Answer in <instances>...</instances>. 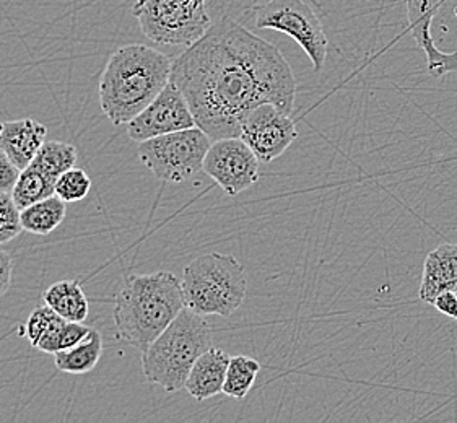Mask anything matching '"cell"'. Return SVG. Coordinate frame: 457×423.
Segmentation results:
<instances>
[{
  "instance_id": "1",
  "label": "cell",
  "mask_w": 457,
  "mask_h": 423,
  "mask_svg": "<svg viewBox=\"0 0 457 423\" xmlns=\"http://www.w3.org/2000/svg\"><path fill=\"white\" fill-rule=\"evenodd\" d=\"M171 82L213 140L239 137L249 112L265 103L292 114L296 98L282 51L228 17L174 59Z\"/></svg>"
},
{
  "instance_id": "2",
  "label": "cell",
  "mask_w": 457,
  "mask_h": 423,
  "mask_svg": "<svg viewBox=\"0 0 457 423\" xmlns=\"http://www.w3.org/2000/svg\"><path fill=\"white\" fill-rule=\"evenodd\" d=\"M171 69L170 55L155 47H120L111 54L101 74V110L112 124H129L165 90Z\"/></svg>"
},
{
  "instance_id": "3",
  "label": "cell",
  "mask_w": 457,
  "mask_h": 423,
  "mask_svg": "<svg viewBox=\"0 0 457 423\" xmlns=\"http://www.w3.org/2000/svg\"><path fill=\"white\" fill-rule=\"evenodd\" d=\"M184 308L183 284L171 272L130 274L116 296L112 318L120 339L145 352Z\"/></svg>"
},
{
  "instance_id": "4",
  "label": "cell",
  "mask_w": 457,
  "mask_h": 423,
  "mask_svg": "<svg viewBox=\"0 0 457 423\" xmlns=\"http://www.w3.org/2000/svg\"><path fill=\"white\" fill-rule=\"evenodd\" d=\"M213 347L212 328L187 306L174 318L150 347L142 352V369L146 381L168 393L181 391L194 363Z\"/></svg>"
},
{
  "instance_id": "5",
  "label": "cell",
  "mask_w": 457,
  "mask_h": 423,
  "mask_svg": "<svg viewBox=\"0 0 457 423\" xmlns=\"http://www.w3.org/2000/svg\"><path fill=\"white\" fill-rule=\"evenodd\" d=\"M184 303L202 316L228 318L245 303L247 278L238 259L211 253L189 262L183 274Z\"/></svg>"
},
{
  "instance_id": "6",
  "label": "cell",
  "mask_w": 457,
  "mask_h": 423,
  "mask_svg": "<svg viewBox=\"0 0 457 423\" xmlns=\"http://www.w3.org/2000/svg\"><path fill=\"white\" fill-rule=\"evenodd\" d=\"M132 15L158 46H193L212 27L207 0H137Z\"/></svg>"
},
{
  "instance_id": "7",
  "label": "cell",
  "mask_w": 457,
  "mask_h": 423,
  "mask_svg": "<svg viewBox=\"0 0 457 423\" xmlns=\"http://www.w3.org/2000/svg\"><path fill=\"white\" fill-rule=\"evenodd\" d=\"M211 145V136L195 126L140 142L138 160L158 179L184 183L201 171Z\"/></svg>"
},
{
  "instance_id": "8",
  "label": "cell",
  "mask_w": 457,
  "mask_h": 423,
  "mask_svg": "<svg viewBox=\"0 0 457 423\" xmlns=\"http://www.w3.org/2000/svg\"><path fill=\"white\" fill-rule=\"evenodd\" d=\"M254 25L293 37L312 59L314 70H322L329 41L318 13L304 0H267L254 9Z\"/></svg>"
},
{
  "instance_id": "9",
  "label": "cell",
  "mask_w": 457,
  "mask_h": 423,
  "mask_svg": "<svg viewBox=\"0 0 457 423\" xmlns=\"http://www.w3.org/2000/svg\"><path fill=\"white\" fill-rule=\"evenodd\" d=\"M259 158L243 138L223 137L212 144L202 170L228 195H238L259 181Z\"/></svg>"
},
{
  "instance_id": "10",
  "label": "cell",
  "mask_w": 457,
  "mask_h": 423,
  "mask_svg": "<svg viewBox=\"0 0 457 423\" xmlns=\"http://www.w3.org/2000/svg\"><path fill=\"white\" fill-rule=\"evenodd\" d=\"M239 137L253 148L261 163H270L284 155L298 132L292 114L265 103L249 112Z\"/></svg>"
},
{
  "instance_id": "11",
  "label": "cell",
  "mask_w": 457,
  "mask_h": 423,
  "mask_svg": "<svg viewBox=\"0 0 457 423\" xmlns=\"http://www.w3.org/2000/svg\"><path fill=\"white\" fill-rule=\"evenodd\" d=\"M195 118L181 90L171 80L145 110L129 122V137L134 142L160 137L178 130L195 128Z\"/></svg>"
},
{
  "instance_id": "12",
  "label": "cell",
  "mask_w": 457,
  "mask_h": 423,
  "mask_svg": "<svg viewBox=\"0 0 457 423\" xmlns=\"http://www.w3.org/2000/svg\"><path fill=\"white\" fill-rule=\"evenodd\" d=\"M46 136V126L29 118L0 122V148L20 171L33 163Z\"/></svg>"
},
{
  "instance_id": "13",
  "label": "cell",
  "mask_w": 457,
  "mask_h": 423,
  "mask_svg": "<svg viewBox=\"0 0 457 423\" xmlns=\"http://www.w3.org/2000/svg\"><path fill=\"white\" fill-rule=\"evenodd\" d=\"M457 286V245L445 243L433 249L425 259L419 296L421 302L433 304L435 298Z\"/></svg>"
},
{
  "instance_id": "14",
  "label": "cell",
  "mask_w": 457,
  "mask_h": 423,
  "mask_svg": "<svg viewBox=\"0 0 457 423\" xmlns=\"http://www.w3.org/2000/svg\"><path fill=\"white\" fill-rule=\"evenodd\" d=\"M229 359L231 357L227 352L215 347L204 352L194 363L184 389L195 401H207L211 397L219 396L223 393Z\"/></svg>"
},
{
  "instance_id": "15",
  "label": "cell",
  "mask_w": 457,
  "mask_h": 423,
  "mask_svg": "<svg viewBox=\"0 0 457 423\" xmlns=\"http://www.w3.org/2000/svg\"><path fill=\"white\" fill-rule=\"evenodd\" d=\"M67 326L69 321L51 306H37L27 319V339L31 347L54 355L67 347Z\"/></svg>"
},
{
  "instance_id": "16",
  "label": "cell",
  "mask_w": 457,
  "mask_h": 423,
  "mask_svg": "<svg viewBox=\"0 0 457 423\" xmlns=\"http://www.w3.org/2000/svg\"><path fill=\"white\" fill-rule=\"evenodd\" d=\"M43 300L67 321L83 322L90 314V303L82 286L72 280H61L47 288Z\"/></svg>"
},
{
  "instance_id": "17",
  "label": "cell",
  "mask_w": 457,
  "mask_h": 423,
  "mask_svg": "<svg viewBox=\"0 0 457 423\" xmlns=\"http://www.w3.org/2000/svg\"><path fill=\"white\" fill-rule=\"evenodd\" d=\"M103 355V337L96 329L88 332L83 341L69 349L55 352L54 363L59 371L71 375L90 373Z\"/></svg>"
},
{
  "instance_id": "18",
  "label": "cell",
  "mask_w": 457,
  "mask_h": 423,
  "mask_svg": "<svg viewBox=\"0 0 457 423\" xmlns=\"http://www.w3.org/2000/svg\"><path fill=\"white\" fill-rule=\"evenodd\" d=\"M65 215H67V203L54 194L20 211V220H21L23 231L45 236L57 230V227L65 220Z\"/></svg>"
},
{
  "instance_id": "19",
  "label": "cell",
  "mask_w": 457,
  "mask_h": 423,
  "mask_svg": "<svg viewBox=\"0 0 457 423\" xmlns=\"http://www.w3.org/2000/svg\"><path fill=\"white\" fill-rule=\"evenodd\" d=\"M54 187L55 179L45 175L37 166L29 165L20 171L19 178L10 193L13 197V203H17L20 211H23L33 203L54 195Z\"/></svg>"
},
{
  "instance_id": "20",
  "label": "cell",
  "mask_w": 457,
  "mask_h": 423,
  "mask_svg": "<svg viewBox=\"0 0 457 423\" xmlns=\"http://www.w3.org/2000/svg\"><path fill=\"white\" fill-rule=\"evenodd\" d=\"M77 160H79L77 148L71 144L61 142V140H46L43 147L39 148L31 165L37 166L45 175L57 181L59 176L72 170Z\"/></svg>"
},
{
  "instance_id": "21",
  "label": "cell",
  "mask_w": 457,
  "mask_h": 423,
  "mask_svg": "<svg viewBox=\"0 0 457 423\" xmlns=\"http://www.w3.org/2000/svg\"><path fill=\"white\" fill-rule=\"evenodd\" d=\"M259 371H261V363L257 360L246 355L231 357L225 385H223V394L238 401L245 399L247 393L254 386Z\"/></svg>"
},
{
  "instance_id": "22",
  "label": "cell",
  "mask_w": 457,
  "mask_h": 423,
  "mask_svg": "<svg viewBox=\"0 0 457 423\" xmlns=\"http://www.w3.org/2000/svg\"><path fill=\"white\" fill-rule=\"evenodd\" d=\"M92 191V179L80 168L65 171L55 181L54 194L59 195L64 203H79L83 201Z\"/></svg>"
},
{
  "instance_id": "23",
  "label": "cell",
  "mask_w": 457,
  "mask_h": 423,
  "mask_svg": "<svg viewBox=\"0 0 457 423\" xmlns=\"http://www.w3.org/2000/svg\"><path fill=\"white\" fill-rule=\"evenodd\" d=\"M23 231L20 220V209L13 203L12 193H0V245L17 238Z\"/></svg>"
},
{
  "instance_id": "24",
  "label": "cell",
  "mask_w": 457,
  "mask_h": 423,
  "mask_svg": "<svg viewBox=\"0 0 457 423\" xmlns=\"http://www.w3.org/2000/svg\"><path fill=\"white\" fill-rule=\"evenodd\" d=\"M19 175V168L12 163V160L7 157V153L0 148V193L2 191L10 193Z\"/></svg>"
},
{
  "instance_id": "25",
  "label": "cell",
  "mask_w": 457,
  "mask_h": 423,
  "mask_svg": "<svg viewBox=\"0 0 457 423\" xmlns=\"http://www.w3.org/2000/svg\"><path fill=\"white\" fill-rule=\"evenodd\" d=\"M433 306L438 310L439 313L457 321V294L454 290H446V292L439 294L435 298Z\"/></svg>"
},
{
  "instance_id": "26",
  "label": "cell",
  "mask_w": 457,
  "mask_h": 423,
  "mask_svg": "<svg viewBox=\"0 0 457 423\" xmlns=\"http://www.w3.org/2000/svg\"><path fill=\"white\" fill-rule=\"evenodd\" d=\"M12 274H13V261L9 251L0 249V296L5 294L12 284Z\"/></svg>"
},
{
  "instance_id": "27",
  "label": "cell",
  "mask_w": 457,
  "mask_h": 423,
  "mask_svg": "<svg viewBox=\"0 0 457 423\" xmlns=\"http://www.w3.org/2000/svg\"><path fill=\"white\" fill-rule=\"evenodd\" d=\"M454 292H456V294H457V286H456V288H454Z\"/></svg>"
}]
</instances>
